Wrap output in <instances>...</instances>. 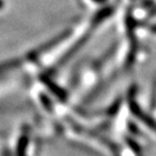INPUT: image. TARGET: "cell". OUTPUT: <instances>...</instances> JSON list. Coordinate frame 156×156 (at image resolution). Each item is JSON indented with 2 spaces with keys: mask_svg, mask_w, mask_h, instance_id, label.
I'll list each match as a JSON object with an SVG mask.
<instances>
[{
  "mask_svg": "<svg viewBox=\"0 0 156 156\" xmlns=\"http://www.w3.org/2000/svg\"><path fill=\"white\" fill-rule=\"evenodd\" d=\"M3 5H5V2H3V0H0V10L2 9Z\"/></svg>",
  "mask_w": 156,
  "mask_h": 156,
  "instance_id": "cell-1",
  "label": "cell"
}]
</instances>
